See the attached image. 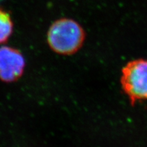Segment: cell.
Wrapping results in <instances>:
<instances>
[{
    "label": "cell",
    "mask_w": 147,
    "mask_h": 147,
    "mask_svg": "<svg viewBox=\"0 0 147 147\" xmlns=\"http://www.w3.org/2000/svg\"><path fill=\"white\" fill-rule=\"evenodd\" d=\"M13 29L14 23L10 13L0 7V44L8 42Z\"/></svg>",
    "instance_id": "277c9868"
},
{
    "label": "cell",
    "mask_w": 147,
    "mask_h": 147,
    "mask_svg": "<svg viewBox=\"0 0 147 147\" xmlns=\"http://www.w3.org/2000/svg\"><path fill=\"white\" fill-rule=\"evenodd\" d=\"M25 59L20 51L14 48L0 47V80L4 82H13L23 76Z\"/></svg>",
    "instance_id": "3957f363"
},
{
    "label": "cell",
    "mask_w": 147,
    "mask_h": 147,
    "mask_svg": "<svg viewBox=\"0 0 147 147\" xmlns=\"http://www.w3.org/2000/svg\"><path fill=\"white\" fill-rule=\"evenodd\" d=\"M121 84L132 106L147 100V59L129 61L121 69Z\"/></svg>",
    "instance_id": "7a4b0ae2"
},
{
    "label": "cell",
    "mask_w": 147,
    "mask_h": 147,
    "mask_svg": "<svg viewBox=\"0 0 147 147\" xmlns=\"http://www.w3.org/2000/svg\"><path fill=\"white\" fill-rule=\"evenodd\" d=\"M86 32L74 19L61 18L53 22L47 32V42L55 53L71 55L78 52L83 46Z\"/></svg>",
    "instance_id": "6da1fadb"
}]
</instances>
